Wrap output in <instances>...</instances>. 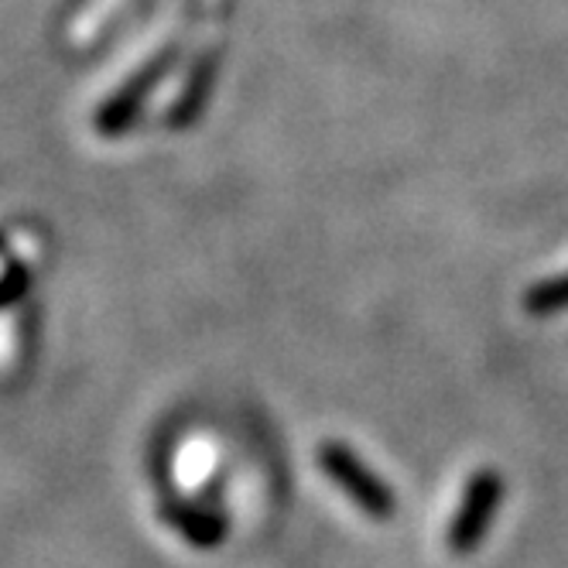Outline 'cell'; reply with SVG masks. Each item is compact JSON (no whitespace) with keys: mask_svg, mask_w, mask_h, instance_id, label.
<instances>
[{"mask_svg":"<svg viewBox=\"0 0 568 568\" xmlns=\"http://www.w3.org/2000/svg\"><path fill=\"white\" fill-rule=\"evenodd\" d=\"M524 305H527V312H531V315H551L555 308H565L568 305V274L538 284L535 292H527Z\"/></svg>","mask_w":568,"mask_h":568,"instance_id":"3957f363","label":"cell"},{"mask_svg":"<svg viewBox=\"0 0 568 568\" xmlns=\"http://www.w3.org/2000/svg\"><path fill=\"white\" fill-rule=\"evenodd\" d=\"M318 463H322V469L329 473V479L339 486V490L349 494V500L363 514H371V517H390L394 514V494L377 479L374 469H367L346 449V445L326 442V445H322V453H318Z\"/></svg>","mask_w":568,"mask_h":568,"instance_id":"7a4b0ae2","label":"cell"},{"mask_svg":"<svg viewBox=\"0 0 568 568\" xmlns=\"http://www.w3.org/2000/svg\"><path fill=\"white\" fill-rule=\"evenodd\" d=\"M500 497H504V479L497 469L473 473L466 494H463V504L449 524V535H445V541H449V548L456 555L473 551L486 538V527H490V520L500 507Z\"/></svg>","mask_w":568,"mask_h":568,"instance_id":"6da1fadb","label":"cell"}]
</instances>
